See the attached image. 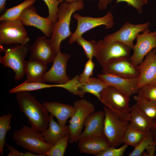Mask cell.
<instances>
[{
  "label": "cell",
  "instance_id": "23",
  "mask_svg": "<svg viewBox=\"0 0 156 156\" xmlns=\"http://www.w3.org/2000/svg\"><path fill=\"white\" fill-rule=\"evenodd\" d=\"M41 133L45 141L52 146L60 140L69 134L70 131L68 126L60 125L54 120L53 116L50 114L48 128Z\"/></svg>",
  "mask_w": 156,
  "mask_h": 156
},
{
  "label": "cell",
  "instance_id": "16",
  "mask_svg": "<svg viewBox=\"0 0 156 156\" xmlns=\"http://www.w3.org/2000/svg\"><path fill=\"white\" fill-rule=\"evenodd\" d=\"M98 77L129 97L137 93L138 77L126 78L108 73L99 74Z\"/></svg>",
  "mask_w": 156,
  "mask_h": 156
},
{
  "label": "cell",
  "instance_id": "42",
  "mask_svg": "<svg viewBox=\"0 0 156 156\" xmlns=\"http://www.w3.org/2000/svg\"><path fill=\"white\" fill-rule=\"evenodd\" d=\"M6 0H0V13L5 11L6 3Z\"/></svg>",
  "mask_w": 156,
  "mask_h": 156
},
{
  "label": "cell",
  "instance_id": "44",
  "mask_svg": "<svg viewBox=\"0 0 156 156\" xmlns=\"http://www.w3.org/2000/svg\"><path fill=\"white\" fill-rule=\"evenodd\" d=\"M149 84H151L156 86V78Z\"/></svg>",
  "mask_w": 156,
  "mask_h": 156
},
{
  "label": "cell",
  "instance_id": "36",
  "mask_svg": "<svg viewBox=\"0 0 156 156\" xmlns=\"http://www.w3.org/2000/svg\"><path fill=\"white\" fill-rule=\"evenodd\" d=\"M95 64L92 59H88L86 62L82 73L79 76V80L81 83H85L92 75Z\"/></svg>",
  "mask_w": 156,
  "mask_h": 156
},
{
  "label": "cell",
  "instance_id": "45",
  "mask_svg": "<svg viewBox=\"0 0 156 156\" xmlns=\"http://www.w3.org/2000/svg\"><path fill=\"white\" fill-rule=\"evenodd\" d=\"M64 1H66L67 2H73L75 1L78 0H63Z\"/></svg>",
  "mask_w": 156,
  "mask_h": 156
},
{
  "label": "cell",
  "instance_id": "5",
  "mask_svg": "<svg viewBox=\"0 0 156 156\" xmlns=\"http://www.w3.org/2000/svg\"><path fill=\"white\" fill-rule=\"evenodd\" d=\"M105 113L103 133L111 147H116L124 143L129 121L122 119L104 106Z\"/></svg>",
  "mask_w": 156,
  "mask_h": 156
},
{
  "label": "cell",
  "instance_id": "12",
  "mask_svg": "<svg viewBox=\"0 0 156 156\" xmlns=\"http://www.w3.org/2000/svg\"><path fill=\"white\" fill-rule=\"evenodd\" d=\"M136 38V43L133 49V53L130 59L133 64L138 66L149 52L156 49V30L151 32L148 28L142 34H138Z\"/></svg>",
  "mask_w": 156,
  "mask_h": 156
},
{
  "label": "cell",
  "instance_id": "28",
  "mask_svg": "<svg viewBox=\"0 0 156 156\" xmlns=\"http://www.w3.org/2000/svg\"><path fill=\"white\" fill-rule=\"evenodd\" d=\"M59 84H49L44 83L28 82L25 81L21 84L10 90V94L21 91H29L53 87H59Z\"/></svg>",
  "mask_w": 156,
  "mask_h": 156
},
{
  "label": "cell",
  "instance_id": "31",
  "mask_svg": "<svg viewBox=\"0 0 156 156\" xmlns=\"http://www.w3.org/2000/svg\"><path fill=\"white\" fill-rule=\"evenodd\" d=\"M69 134L60 140L44 155L48 156H63L68 146Z\"/></svg>",
  "mask_w": 156,
  "mask_h": 156
},
{
  "label": "cell",
  "instance_id": "4",
  "mask_svg": "<svg viewBox=\"0 0 156 156\" xmlns=\"http://www.w3.org/2000/svg\"><path fill=\"white\" fill-rule=\"evenodd\" d=\"M129 98L115 88L108 86L101 92L99 100L120 118L129 121Z\"/></svg>",
  "mask_w": 156,
  "mask_h": 156
},
{
  "label": "cell",
  "instance_id": "40",
  "mask_svg": "<svg viewBox=\"0 0 156 156\" xmlns=\"http://www.w3.org/2000/svg\"><path fill=\"white\" fill-rule=\"evenodd\" d=\"M113 0H99L98 6L100 10H103L107 8L108 5L111 3Z\"/></svg>",
  "mask_w": 156,
  "mask_h": 156
},
{
  "label": "cell",
  "instance_id": "18",
  "mask_svg": "<svg viewBox=\"0 0 156 156\" xmlns=\"http://www.w3.org/2000/svg\"><path fill=\"white\" fill-rule=\"evenodd\" d=\"M139 71L138 87L150 83L156 78V49H154L145 56L138 66Z\"/></svg>",
  "mask_w": 156,
  "mask_h": 156
},
{
  "label": "cell",
  "instance_id": "20",
  "mask_svg": "<svg viewBox=\"0 0 156 156\" xmlns=\"http://www.w3.org/2000/svg\"><path fill=\"white\" fill-rule=\"evenodd\" d=\"M105 117L104 110L94 112L88 116L84 122V129L79 135L78 141L90 136L103 134Z\"/></svg>",
  "mask_w": 156,
  "mask_h": 156
},
{
  "label": "cell",
  "instance_id": "3",
  "mask_svg": "<svg viewBox=\"0 0 156 156\" xmlns=\"http://www.w3.org/2000/svg\"><path fill=\"white\" fill-rule=\"evenodd\" d=\"M12 138L18 146L32 153L42 156H45L44 154L52 146L45 141L41 132L26 125L14 131Z\"/></svg>",
  "mask_w": 156,
  "mask_h": 156
},
{
  "label": "cell",
  "instance_id": "10",
  "mask_svg": "<svg viewBox=\"0 0 156 156\" xmlns=\"http://www.w3.org/2000/svg\"><path fill=\"white\" fill-rule=\"evenodd\" d=\"M131 50L120 42L101 40L97 42L95 57L103 67L112 59L130 57Z\"/></svg>",
  "mask_w": 156,
  "mask_h": 156
},
{
  "label": "cell",
  "instance_id": "30",
  "mask_svg": "<svg viewBox=\"0 0 156 156\" xmlns=\"http://www.w3.org/2000/svg\"><path fill=\"white\" fill-rule=\"evenodd\" d=\"M12 115L9 113L0 117V154L3 155V148L5 144V139L7 132L11 129L10 123Z\"/></svg>",
  "mask_w": 156,
  "mask_h": 156
},
{
  "label": "cell",
  "instance_id": "43",
  "mask_svg": "<svg viewBox=\"0 0 156 156\" xmlns=\"http://www.w3.org/2000/svg\"><path fill=\"white\" fill-rule=\"evenodd\" d=\"M151 131L153 140L156 143V120Z\"/></svg>",
  "mask_w": 156,
  "mask_h": 156
},
{
  "label": "cell",
  "instance_id": "32",
  "mask_svg": "<svg viewBox=\"0 0 156 156\" xmlns=\"http://www.w3.org/2000/svg\"><path fill=\"white\" fill-rule=\"evenodd\" d=\"M155 144L153 139L151 131L147 132L140 142L136 146L133 151L130 153L129 156H140L144 151L150 145Z\"/></svg>",
  "mask_w": 156,
  "mask_h": 156
},
{
  "label": "cell",
  "instance_id": "8",
  "mask_svg": "<svg viewBox=\"0 0 156 156\" xmlns=\"http://www.w3.org/2000/svg\"><path fill=\"white\" fill-rule=\"evenodd\" d=\"M73 106L75 112L69 121L68 126L70 131L68 142L70 144L78 140L82 132L86 118L95 111L94 105L85 99L75 101Z\"/></svg>",
  "mask_w": 156,
  "mask_h": 156
},
{
  "label": "cell",
  "instance_id": "27",
  "mask_svg": "<svg viewBox=\"0 0 156 156\" xmlns=\"http://www.w3.org/2000/svg\"><path fill=\"white\" fill-rule=\"evenodd\" d=\"M36 0H25L18 5L8 9L0 17V21L14 20L19 18L24 10L28 6L33 5Z\"/></svg>",
  "mask_w": 156,
  "mask_h": 156
},
{
  "label": "cell",
  "instance_id": "37",
  "mask_svg": "<svg viewBox=\"0 0 156 156\" xmlns=\"http://www.w3.org/2000/svg\"><path fill=\"white\" fill-rule=\"evenodd\" d=\"M128 146L124 144L119 148L110 146L97 156H122Z\"/></svg>",
  "mask_w": 156,
  "mask_h": 156
},
{
  "label": "cell",
  "instance_id": "1",
  "mask_svg": "<svg viewBox=\"0 0 156 156\" xmlns=\"http://www.w3.org/2000/svg\"><path fill=\"white\" fill-rule=\"evenodd\" d=\"M15 93L20 109L27 118L31 127L41 132L46 131L48 127L50 115L43 104L38 102L29 92Z\"/></svg>",
  "mask_w": 156,
  "mask_h": 156
},
{
  "label": "cell",
  "instance_id": "34",
  "mask_svg": "<svg viewBox=\"0 0 156 156\" xmlns=\"http://www.w3.org/2000/svg\"><path fill=\"white\" fill-rule=\"evenodd\" d=\"M138 96L149 101H156V86L151 84H145L138 89Z\"/></svg>",
  "mask_w": 156,
  "mask_h": 156
},
{
  "label": "cell",
  "instance_id": "35",
  "mask_svg": "<svg viewBox=\"0 0 156 156\" xmlns=\"http://www.w3.org/2000/svg\"><path fill=\"white\" fill-rule=\"evenodd\" d=\"M48 7L49 15L47 17L54 24L57 21L58 6L63 0H43Z\"/></svg>",
  "mask_w": 156,
  "mask_h": 156
},
{
  "label": "cell",
  "instance_id": "46",
  "mask_svg": "<svg viewBox=\"0 0 156 156\" xmlns=\"http://www.w3.org/2000/svg\"><path fill=\"white\" fill-rule=\"evenodd\" d=\"M155 156H156V155H155Z\"/></svg>",
  "mask_w": 156,
  "mask_h": 156
},
{
  "label": "cell",
  "instance_id": "21",
  "mask_svg": "<svg viewBox=\"0 0 156 156\" xmlns=\"http://www.w3.org/2000/svg\"><path fill=\"white\" fill-rule=\"evenodd\" d=\"M43 105L48 112L57 119L60 126L66 125L67 120L71 118L75 112L73 106L55 101L44 102Z\"/></svg>",
  "mask_w": 156,
  "mask_h": 156
},
{
  "label": "cell",
  "instance_id": "7",
  "mask_svg": "<svg viewBox=\"0 0 156 156\" xmlns=\"http://www.w3.org/2000/svg\"><path fill=\"white\" fill-rule=\"evenodd\" d=\"M29 40L27 31L19 18L14 20L0 21L1 45H25Z\"/></svg>",
  "mask_w": 156,
  "mask_h": 156
},
{
  "label": "cell",
  "instance_id": "9",
  "mask_svg": "<svg viewBox=\"0 0 156 156\" xmlns=\"http://www.w3.org/2000/svg\"><path fill=\"white\" fill-rule=\"evenodd\" d=\"M73 16L77 21V25L75 31L70 37L69 44L76 42L77 39L82 36L84 33L93 28L104 25L106 29H109L112 28L114 24L111 10L104 16L99 17L82 16L78 13H74Z\"/></svg>",
  "mask_w": 156,
  "mask_h": 156
},
{
  "label": "cell",
  "instance_id": "6",
  "mask_svg": "<svg viewBox=\"0 0 156 156\" xmlns=\"http://www.w3.org/2000/svg\"><path fill=\"white\" fill-rule=\"evenodd\" d=\"M1 48L4 51L5 55L0 56V63L4 67L13 70L16 81L22 79L25 74V58L29 50L28 47L26 45L17 44L5 49L1 46Z\"/></svg>",
  "mask_w": 156,
  "mask_h": 156
},
{
  "label": "cell",
  "instance_id": "17",
  "mask_svg": "<svg viewBox=\"0 0 156 156\" xmlns=\"http://www.w3.org/2000/svg\"><path fill=\"white\" fill-rule=\"evenodd\" d=\"M28 48L30 51L29 60L39 61L47 65L53 62L56 54L49 39L44 36L38 38Z\"/></svg>",
  "mask_w": 156,
  "mask_h": 156
},
{
  "label": "cell",
  "instance_id": "22",
  "mask_svg": "<svg viewBox=\"0 0 156 156\" xmlns=\"http://www.w3.org/2000/svg\"><path fill=\"white\" fill-rule=\"evenodd\" d=\"M156 120L148 116L135 104L131 107L129 123L146 133L151 130Z\"/></svg>",
  "mask_w": 156,
  "mask_h": 156
},
{
  "label": "cell",
  "instance_id": "33",
  "mask_svg": "<svg viewBox=\"0 0 156 156\" xmlns=\"http://www.w3.org/2000/svg\"><path fill=\"white\" fill-rule=\"evenodd\" d=\"M78 44L83 48L87 57L88 59H92L95 56L97 42L94 40L88 41L81 36L76 41Z\"/></svg>",
  "mask_w": 156,
  "mask_h": 156
},
{
  "label": "cell",
  "instance_id": "14",
  "mask_svg": "<svg viewBox=\"0 0 156 156\" xmlns=\"http://www.w3.org/2000/svg\"><path fill=\"white\" fill-rule=\"evenodd\" d=\"M70 57L69 54L62 53L60 50L56 54L51 67L44 75V82L63 84L68 82L70 79L67 75L66 69Z\"/></svg>",
  "mask_w": 156,
  "mask_h": 156
},
{
  "label": "cell",
  "instance_id": "19",
  "mask_svg": "<svg viewBox=\"0 0 156 156\" xmlns=\"http://www.w3.org/2000/svg\"><path fill=\"white\" fill-rule=\"evenodd\" d=\"M78 141V146L80 153L96 156L110 146L103 134L90 136Z\"/></svg>",
  "mask_w": 156,
  "mask_h": 156
},
{
  "label": "cell",
  "instance_id": "25",
  "mask_svg": "<svg viewBox=\"0 0 156 156\" xmlns=\"http://www.w3.org/2000/svg\"><path fill=\"white\" fill-rule=\"evenodd\" d=\"M108 86L103 80L98 77H91L86 82L79 85L78 96L82 97L86 93L96 96L99 100L101 91Z\"/></svg>",
  "mask_w": 156,
  "mask_h": 156
},
{
  "label": "cell",
  "instance_id": "38",
  "mask_svg": "<svg viewBox=\"0 0 156 156\" xmlns=\"http://www.w3.org/2000/svg\"><path fill=\"white\" fill-rule=\"evenodd\" d=\"M123 2L127 3V5H131L134 8L141 14L142 12L143 5L147 4L148 1V0H116V3Z\"/></svg>",
  "mask_w": 156,
  "mask_h": 156
},
{
  "label": "cell",
  "instance_id": "24",
  "mask_svg": "<svg viewBox=\"0 0 156 156\" xmlns=\"http://www.w3.org/2000/svg\"><path fill=\"white\" fill-rule=\"evenodd\" d=\"M47 65L39 61L29 60L25 64L26 79L28 82L44 83V76Z\"/></svg>",
  "mask_w": 156,
  "mask_h": 156
},
{
  "label": "cell",
  "instance_id": "39",
  "mask_svg": "<svg viewBox=\"0 0 156 156\" xmlns=\"http://www.w3.org/2000/svg\"><path fill=\"white\" fill-rule=\"evenodd\" d=\"M5 146L10 151L8 156H42L41 155L32 153L29 152L22 153L19 151L12 146L7 144Z\"/></svg>",
  "mask_w": 156,
  "mask_h": 156
},
{
  "label": "cell",
  "instance_id": "41",
  "mask_svg": "<svg viewBox=\"0 0 156 156\" xmlns=\"http://www.w3.org/2000/svg\"><path fill=\"white\" fill-rule=\"evenodd\" d=\"M156 144H152L149 145L146 149V153L148 156H155L154 153L156 149Z\"/></svg>",
  "mask_w": 156,
  "mask_h": 156
},
{
  "label": "cell",
  "instance_id": "29",
  "mask_svg": "<svg viewBox=\"0 0 156 156\" xmlns=\"http://www.w3.org/2000/svg\"><path fill=\"white\" fill-rule=\"evenodd\" d=\"M133 99L136 101L135 104L148 116L156 120V101H149L135 95Z\"/></svg>",
  "mask_w": 156,
  "mask_h": 156
},
{
  "label": "cell",
  "instance_id": "13",
  "mask_svg": "<svg viewBox=\"0 0 156 156\" xmlns=\"http://www.w3.org/2000/svg\"><path fill=\"white\" fill-rule=\"evenodd\" d=\"M19 18L24 26L35 27L42 31L47 37L51 36L54 23L47 17L44 18L40 16L33 5L25 8Z\"/></svg>",
  "mask_w": 156,
  "mask_h": 156
},
{
  "label": "cell",
  "instance_id": "11",
  "mask_svg": "<svg viewBox=\"0 0 156 156\" xmlns=\"http://www.w3.org/2000/svg\"><path fill=\"white\" fill-rule=\"evenodd\" d=\"M149 22L142 24H133L126 22L118 31L105 36L103 40L108 42H118L125 45L133 49V41L137 35L149 28Z\"/></svg>",
  "mask_w": 156,
  "mask_h": 156
},
{
  "label": "cell",
  "instance_id": "26",
  "mask_svg": "<svg viewBox=\"0 0 156 156\" xmlns=\"http://www.w3.org/2000/svg\"><path fill=\"white\" fill-rule=\"evenodd\" d=\"M147 133L137 129L129 123L125 135L124 143L135 147L142 140Z\"/></svg>",
  "mask_w": 156,
  "mask_h": 156
},
{
  "label": "cell",
  "instance_id": "2",
  "mask_svg": "<svg viewBox=\"0 0 156 156\" xmlns=\"http://www.w3.org/2000/svg\"><path fill=\"white\" fill-rule=\"evenodd\" d=\"M84 7L83 0L73 2L63 1L60 3L57 13L58 20L54 24L51 37L49 39L56 54L60 49V44L62 41L72 34L70 28L72 14L76 11L83 10Z\"/></svg>",
  "mask_w": 156,
  "mask_h": 156
},
{
  "label": "cell",
  "instance_id": "15",
  "mask_svg": "<svg viewBox=\"0 0 156 156\" xmlns=\"http://www.w3.org/2000/svg\"><path fill=\"white\" fill-rule=\"evenodd\" d=\"M102 68V73H109L126 78H137L139 74L138 66L133 64L130 57L112 59Z\"/></svg>",
  "mask_w": 156,
  "mask_h": 156
}]
</instances>
